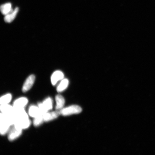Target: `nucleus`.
Masks as SVG:
<instances>
[{"label":"nucleus","mask_w":155,"mask_h":155,"mask_svg":"<svg viewBox=\"0 0 155 155\" xmlns=\"http://www.w3.org/2000/svg\"><path fill=\"white\" fill-rule=\"evenodd\" d=\"M0 116V133L4 135L8 133L11 125L6 114L1 113Z\"/></svg>","instance_id":"obj_1"},{"label":"nucleus","mask_w":155,"mask_h":155,"mask_svg":"<svg viewBox=\"0 0 155 155\" xmlns=\"http://www.w3.org/2000/svg\"><path fill=\"white\" fill-rule=\"evenodd\" d=\"M82 111V109L80 106L73 105L63 108L60 110L61 115L63 116H68L80 113Z\"/></svg>","instance_id":"obj_2"},{"label":"nucleus","mask_w":155,"mask_h":155,"mask_svg":"<svg viewBox=\"0 0 155 155\" xmlns=\"http://www.w3.org/2000/svg\"><path fill=\"white\" fill-rule=\"evenodd\" d=\"M22 129L17 127L13 125L8 132V138L10 141H13L18 138L22 134Z\"/></svg>","instance_id":"obj_3"},{"label":"nucleus","mask_w":155,"mask_h":155,"mask_svg":"<svg viewBox=\"0 0 155 155\" xmlns=\"http://www.w3.org/2000/svg\"><path fill=\"white\" fill-rule=\"evenodd\" d=\"M35 80V77L34 75H30L26 79L23 85L22 88V92H26L30 90L33 85Z\"/></svg>","instance_id":"obj_4"},{"label":"nucleus","mask_w":155,"mask_h":155,"mask_svg":"<svg viewBox=\"0 0 155 155\" xmlns=\"http://www.w3.org/2000/svg\"><path fill=\"white\" fill-rule=\"evenodd\" d=\"M30 120L28 119L17 120L14 125L22 129L28 128L31 124Z\"/></svg>","instance_id":"obj_5"},{"label":"nucleus","mask_w":155,"mask_h":155,"mask_svg":"<svg viewBox=\"0 0 155 155\" xmlns=\"http://www.w3.org/2000/svg\"><path fill=\"white\" fill-rule=\"evenodd\" d=\"M61 113L59 111L51 112H47L43 115L44 122H47L53 120L57 119L60 115Z\"/></svg>","instance_id":"obj_6"},{"label":"nucleus","mask_w":155,"mask_h":155,"mask_svg":"<svg viewBox=\"0 0 155 155\" xmlns=\"http://www.w3.org/2000/svg\"><path fill=\"white\" fill-rule=\"evenodd\" d=\"M64 74L62 71H57L54 72L51 78V82L53 86H55L58 81L64 79Z\"/></svg>","instance_id":"obj_7"},{"label":"nucleus","mask_w":155,"mask_h":155,"mask_svg":"<svg viewBox=\"0 0 155 155\" xmlns=\"http://www.w3.org/2000/svg\"><path fill=\"white\" fill-rule=\"evenodd\" d=\"M28 103V100L26 97L19 98L17 99L13 102V107L15 108H24Z\"/></svg>","instance_id":"obj_8"},{"label":"nucleus","mask_w":155,"mask_h":155,"mask_svg":"<svg viewBox=\"0 0 155 155\" xmlns=\"http://www.w3.org/2000/svg\"><path fill=\"white\" fill-rule=\"evenodd\" d=\"M56 107L57 111H59L62 109L65 103V100L63 96L61 95H57L55 96Z\"/></svg>","instance_id":"obj_9"},{"label":"nucleus","mask_w":155,"mask_h":155,"mask_svg":"<svg viewBox=\"0 0 155 155\" xmlns=\"http://www.w3.org/2000/svg\"><path fill=\"white\" fill-rule=\"evenodd\" d=\"M18 11V8L16 7L9 14L5 15L4 18L5 22L7 23H11L12 22L16 17Z\"/></svg>","instance_id":"obj_10"},{"label":"nucleus","mask_w":155,"mask_h":155,"mask_svg":"<svg viewBox=\"0 0 155 155\" xmlns=\"http://www.w3.org/2000/svg\"><path fill=\"white\" fill-rule=\"evenodd\" d=\"M0 110L1 113L9 115L13 114L14 111V108L13 106L9 105L8 104H2L0 107Z\"/></svg>","instance_id":"obj_11"},{"label":"nucleus","mask_w":155,"mask_h":155,"mask_svg":"<svg viewBox=\"0 0 155 155\" xmlns=\"http://www.w3.org/2000/svg\"><path fill=\"white\" fill-rule=\"evenodd\" d=\"M28 114L31 117L34 118L42 114L41 113L38 106L32 105L29 107Z\"/></svg>","instance_id":"obj_12"},{"label":"nucleus","mask_w":155,"mask_h":155,"mask_svg":"<svg viewBox=\"0 0 155 155\" xmlns=\"http://www.w3.org/2000/svg\"><path fill=\"white\" fill-rule=\"evenodd\" d=\"M69 80L67 79H63L58 85L57 90L58 92H61L66 89L68 86Z\"/></svg>","instance_id":"obj_13"},{"label":"nucleus","mask_w":155,"mask_h":155,"mask_svg":"<svg viewBox=\"0 0 155 155\" xmlns=\"http://www.w3.org/2000/svg\"><path fill=\"white\" fill-rule=\"evenodd\" d=\"M13 10L12 8V5L11 3H8L1 5V12L3 15H5L9 14Z\"/></svg>","instance_id":"obj_14"},{"label":"nucleus","mask_w":155,"mask_h":155,"mask_svg":"<svg viewBox=\"0 0 155 155\" xmlns=\"http://www.w3.org/2000/svg\"><path fill=\"white\" fill-rule=\"evenodd\" d=\"M42 103L48 111L52 110L53 108V100L51 98L48 97L46 98Z\"/></svg>","instance_id":"obj_15"},{"label":"nucleus","mask_w":155,"mask_h":155,"mask_svg":"<svg viewBox=\"0 0 155 155\" xmlns=\"http://www.w3.org/2000/svg\"><path fill=\"white\" fill-rule=\"evenodd\" d=\"M12 98V96L10 94H8L1 97L0 98V104H8Z\"/></svg>","instance_id":"obj_16"},{"label":"nucleus","mask_w":155,"mask_h":155,"mask_svg":"<svg viewBox=\"0 0 155 155\" xmlns=\"http://www.w3.org/2000/svg\"><path fill=\"white\" fill-rule=\"evenodd\" d=\"M44 122L43 115L40 114L37 117L34 118L33 121L34 125L35 127H38L41 125Z\"/></svg>","instance_id":"obj_17"}]
</instances>
